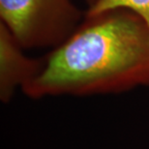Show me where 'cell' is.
Listing matches in <instances>:
<instances>
[{
	"instance_id": "1",
	"label": "cell",
	"mask_w": 149,
	"mask_h": 149,
	"mask_svg": "<svg viewBox=\"0 0 149 149\" xmlns=\"http://www.w3.org/2000/svg\"><path fill=\"white\" fill-rule=\"evenodd\" d=\"M149 85V30L124 8L86 15L22 88L32 99L118 94Z\"/></svg>"
},
{
	"instance_id": "2",
	"label": "cell",
	"mask_w": 149,
	"mask_h": 149,
	"mask_svg": "<svg viewBox=\"0 0 149 149\" xmlns=\"http://www.w3.org/2000/svg\"><path fill=\"white\" fill-rule=\"evenodd\" d=\"M84 17L73 0H0V22L24 49H54Z\"/></svg>"
},
{
	"instance_id": "3",
	"label": "cell",
	"mask_w": 149,
	"mask_h": 149,
	"mask_svg": "<svg viewBox=\"0 0 149 149\" xmlns=\"http://www.w3.org/2000/svg\"><path fill=\"white\" fill-rule=\"evenodd\" d=\"M23 49L0 22V100L4 104L10 102L17 88L36 76L43 64V58L28 57Z\"/></svg>"
},
{
	"instance_id": "4",
	"label": "cell",
	"mask_w": 149,
	"mask_h": 149,
	"mask_svg": "<svg viewBox=\"0 0 149 149\" xmlns=\"http://www.w3.org/2000/svg\"><path fill=\"white\" fill-rule=\"evenodd\" d=\"M124 8L134 12L143 20L149 30V0H99L92 7L87 8L86 15H95L111 9Z\"/></svg>"
},
{
	"instance_id": "5",
	"label": "cell",
	"mask_w": 149,
	"mask_h": 149,
	"mask_svg": "<svg viewBox=\"0 0 149 149\" xmlns=\"http://www.w3.org/2000/svg\"><path fill=\"white\" fill-rule=\"evenodd\" d=\"M98 1H99V0H84V2L86 3V5H87V8L92 7V6L94 4H96Z\"/></svg>"
}]
</instances>
